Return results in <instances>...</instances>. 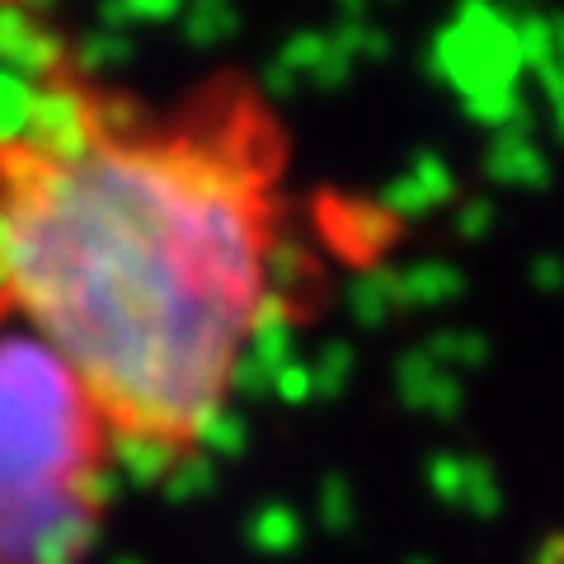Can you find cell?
Masks as SVG:
<instances>
[{
    "instance_id": "obj_2",
    "label": "cell",
    "mask_w": 564,
    "mask_h": 564,
    "mask_svg": "<svg viewBox=\"0 0 564 564\" xmlns=\"http://www.w3.org/2000/svg\"><path fill=\"white\" fill-rule=\"evenodd\" d=\"M113 485L118 443L90 386L0 315V564H85Z\"/></svg>"
},
{
    "instance_id": "obj_1",
    "label": "cell",
    "mask_w": 564,
    "mask_h": 564,
    "mask_svg": "<svg viewBox=\"0 0 564 564\" xmlns=\"http://www.w3.org/2000/svg\"><path fill=\"white\" fill-rule=\"evenodd\" d=\"M278 254L282 137L245 90L147 122L52 66L0 141V315L76 367L141 485L226 419L273 325Z\"/></svg>"
},
{
    "instance_id": "obj_3",
    "label": "cell",
    "mask_w": 564,
    "mask_h": 564,
    "mask_svg": "<svg viewBox=\"0 0 564 564\" xmlns=\"http://www.w3.org/2000/svg\"><path fill=\"white\" fill-rule=\"evenodd\" d=\"M33 90L39 80H24L14 70H0V141H10L14 132L24 128V118L33 109Z\"/></svg>"
}]
</instances>
